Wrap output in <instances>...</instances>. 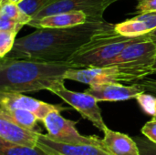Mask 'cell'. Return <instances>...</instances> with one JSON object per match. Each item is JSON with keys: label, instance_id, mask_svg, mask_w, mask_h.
<instances>
[{"label": "cell", "instance_id": "obj_27", "mask_svg": "<svg viewBox=\"0 0 156 155\" xmlns=\"http://www.w3.org/2000/svg\"><path fill=\"white\" fill-rule=\"evenodd\" d=\"M117 1H120V0H105V3H106V5L108 7L110 5H112V4H113V3H115Z\"/></svg>", "mask_w": 156, "mask_h": 155}, {"label": "cell", "instance_id": "obj_30", "mask_svg": "<svg viewBox=\"0 0 156 155\" xmlns=\"http://www.w3.org/2000/svg\"><path fill=\"white\" fill-rule=\"evenodd\" d=\"M48 153V152H47ZM50 155H60V154H58V153H48Z\"/></svg>", "mask_w": 156, "mask_h": 155}, {"label": "cell", "instance_id": "obj_24", "mask_svg": "<svg viewBox=\"0 0 156 155\" xmlns=\"http://www.w3.org/2000/svg\"><path fill=\"white\" fill-rule=\"evenodd\" d=\"M142 133L149 140L156 143V117L147 122L142 128Z\"/></svg>", "mask_w": 156, "mask_h": 155}, {"label": "cell", "instance_id": "obj_7", "mask_svg": "<svg viewBox=\"0 0 156 155\" xmlns=\"http://www.w3.org/2000/svg\"><path fill=\"white\" fill-rule=\"evenodd\" d=\"M106 8L105 0H54L40 10L28 25L47 16L70 11H82L87 14L89 19L102 20Z\"/></svg>", "mask_w": 156, "mask_h": 155}, {"label": "cell", "instance_id": "obj_12", "mask_svg": "<svg viewBox=\"0 0 156 155\" xmlns=\"http://www.w3.org/2000/svg\"><path fill=\"white\" fill-rule=\"evenodd\" d=\"M39 131L23 128L6 118L0 116V139L17 145L29 147L37 146Z\"/></svg>", "mask_w": 156, "mask_h": 155}, {"label": "cell", "instance_id": "obj_26", "mask_svg": "<svg viewBox=\"0 0 156 155\" xmlns=\"http://www.w3.org/2000/svg\"><path fill=\"white\" fill-rule=\"evenodd\" d=\"M146 36H147L148 39L151 40V41L155 45L156 47V28L154 30H153L152 32H150L149 34H147Z\"/></svg>", "mask_w": 156, "mask_h": 155}, {"label": "cell", "instance_id": "obj_14", "mask_svg": "<svg viewBox=\"0 0 156 155\" xmlns=\"http://www.w3.org/2000/svg\"><path fill=\"white\" fill-rule=\"evenodd\" d=\"M115 30L125 37H143L156 28V12L140 14L136 17L114 25Z\"/></svg>", "mask_w": 156, "mask_h": 155}, {"label": "cell", "instance_id": "obj_11", "mask_svg": "<svg viewBox=\"0 0 156 155\" xmlns=\"http://www.w3.org/2000/svg\"><path fill=\"white\" fill-rule=\"evenodd\" d=\"M37 145L48 153L60 155H112L100 144H67L55 142L46 134H39Z\"/></svg>", "mask_w": 156, "mask_h": 155}, {"label": "cell", "instance_id": "obj_16", "mask_svg": "<svg viewBox=\"0 0 156 155\" xmlns=\"http://www.w3.org/2000/svg\"><path fill=\"white\" fill-rule=\"evenodd\" d=\"M0 116L6 118L12 122L32 131H36L37 117L31 111L21 109H5L0 107Z\"/></svg>", "mask_w": 156, "mask_h": 155}, {"label": "cell", "instance_id": "obj_1", "mask_svg": "<svg viewBox=\"0 0 156 155\" xmlns=\"http://www.w3.org/2000/svg\"><path fill=\"white\" fill-rule=\"evenodd\" d=\"M110 23L89 19L88 22L60 28H37L27 36L16 38L7 58L50 62L69 61L93 34Z\"/></svg>", "mask_w": 156, "mask_h": 155}, {"label": "cell", "instance_id": "obj_9", "mask_svg": "<svg viewBox=\"0 0 156 155\" xmlns=\"http://www.w3.org/2000/svg\"><path fill=\"white\" fill-rule=\"evenodd\" d=\"M0 107L29 111L37 117L38 121L41 122L53 111H62L67 110L61 105L49 104L39 100L25 96L23 93L10 91H0Z\"/></svg>", "mask_w": 156, "mask_h": 155}, {"label": "cell", "instance_id": "obj_21", "mask_svg": "<svg viewBox=\"0 0 156 155\" xmlns=\"http://www.w3.org/2000/svg\"><path fill=\"white\" fill-rule=\"evenodd\" d=\"M136 100L142 110L148 115L156 117V98L147 93H141L136 97Z\"/></svg>", "mask_w": 156, "mask_h": 155}, {"label": "cell", "instance_id": "obj_18", "mask_svg": "<svg viewBox=\"0 0 156 155\" xmlns=\"http://www.w3.org/2000/svg\"><path fill=\"white\" fill-rule=\"evenodd\" d=\"M0 15L5 16L22 25H28L32 17L26 14L17 4L10 0H0Z\"/></svg>", "mask_w": 156, "mask_h": 155}, {"label": "cell", "instance_id": "obj_2", "mask_svg": "<svg viewBox=\"0 0 156 155\" xmlns=\"http://www.w3.org/2000/svg\"><path fill=\"white\" fill-rule=\"evenodd\" d=\"M78 69L69 61L50 62L14 58L0 60V91L34 92L49 90L56 84L65 81V74Z\"/></svg>", "mask_w": 156, "mask_h": 155}, {"label": "cell", "instance_id": "obj_10", "mask_svg": "<svg viewBox=\"0 0 156 155\" xmlns=\"http://www.w3.org/2000/svg\"><path fill=\"white\" fill-rule=\"evenodd\" d=\"M85 92L93 96L98 101H123L136 99L138 95L145 92V89L140 84L124 86L120 82H111L91 85Z\"/></svg>", "mask_w": 156, "mask_h": 155}, {"label": "cell", "instance_id": "obj_20", "mask_svg": "<svg viewBox=\"0 0 156 155\" xmlns=\"http://www.w3.org/2000/svg\"><path fill=\"white\" fill-rule=\"evenodd\" d=\"M16 34L13 31L0 30V58H5L13 49Z\"/></svg>", "mask_w": 156, "mask_h": 155}, {"label": "cell", "instance_id": "obj_13", "mask_svg": "<svg viewBox=\"0 0 156 155\" xmlns=\"http://www.w3.org/2000/svg\"><path fill=\"white\" fill-rule=\"evenodd\" d=\"M103 133L102 146L112 155H141L135 140L129 135L109 128Z\"/></svg>", "mask_w": 156, "mask_h": 155}, {"label": "cell", "instance_id": "obj_22", "mask_svg": "<svg viewBox=\"0 0 156 155\" xmlns=\"http://www.w3.org/2000/svg\"><path fill=\"white\" fill-rule=\"evenodd\" d=\"M138 145L141 155H156V143L147 137L137 136L133 138Z\"/></svg>", "mask_w": 156, "mask_h": 155}, {"label": "cell", "instance_id": "obj_25", "mask_svg": "<svg viewBox=\"0 0 156 155\" xmlns=\"http://www.w3.org/2000/svg\"><path fill=\"white\" fill-rule=\"evenodd\" d=\"M136 11L139 14L156 12V0H138Z\"/></svg>", "mask_w": 156, "mask_h": 155}, {"label": "cell", "instance_id": "obj_28", "mask_svg": "<svg viewBox=\"0 0 156 155\" xmlns=\"http://www.w3.org/2000/svg\"><path fill=\"white\" fill-rule=\"evenodd\" d=\"M154 74H156V57L155 60H154Z\"/></svg>", "mask_w": 156, "mask_h": 155}, {"label": "cell", "instance_id": "obj_17", "mask_svg": "<svg viewBox=\"0 0 156 155\" xmlns=\"http://www.w3.org/2000/svg\"><path fill=\"white\" fill-rule=\"evenodd\" d=\"M0 155H50L38 145L29 147L7 143L0 139Z\"/></svg>", "mask_w": 156, "mask_h": 155}, {"label": "cell", "instance_id": "obj_15", "mask_svg": "<svg viewBox=\"0 0 156 155\" xmlns=\"http://www.w3.org/2000/svg\"><path fill=\"white\" fill-rule=\"evenodd\" d=\"M89 21V16L82 11H70L58 13L44 16L28 26L36 28H60L84 24Z\"/></svg>", "mask_w": 156, "mask_h": 155}, {"label": "cell", "instance_id": "obj_5", "mask_svg": "<svg viewBox=\"0 0 156 155\" xmlns=\"http://www.w3.org/2000/svg\"><path fill=\"white\" fill-rule=\"evenodd\" d=\"M49 91L69 104L82 116V118L90 121L99 131L103 132L108 128L103 121L101 111L98 105L99 101L90 94L85 91L76 92L69 90L65 87L64 82L56 84Z\"/></svg>", "mask_w": 156, "mask_h": 155}, {"label": "cell", "instance_id": "obj_8", "mask_svg": "<svg viewBox=\"0 0 156 155\" xmlns=\"http://www.w3.org/2000/svg\"><path fill=\"white\" fill-rule=\"evenodd\" d=\"M69 79L90 86L111 82H131L135 80L132 76L123 72L117 66L112 65L101 68L70 69L65 74V80Z\"/></svg>", "mask_w": 156, "mask_h": 155}, {"label": "cell", "instance_id": "obj_23", "mask_svg": "<svg viewBox=\"0 0 156 155\" xmlns=\"http://www.w3.org/2000/svg\"><path fill=\"white\" fill-rule=\"evenodd\" d=\"M23 26L24 25L16 22V20L6 17L5 16L0 15V30L13 31L18 33V31L23 27Z\"/></svg>", "mask_w": 156, "mask_h": 155}, {"label": "cell", "instance_id": "obj_19", "mask_svg": "<svg viewBox=\"0 0 156 155\" xmlns=\"http://www.w3.org/2000/svg\"><path fill=\"white\" fill-rule=\"evenodd\" d=\"M53 1L54 0H21L17 5L26 14L33 18L40 10Z\"/></svg>", "mask_w": 156, "mask_h": 155}, {"label": "cell", "instance_id": "obj_3", "mask_svg": "<svg viewBox=\"0 0 156 155\" xmlns=\"http://www.w3.org/2000/svg\"><path fill=\"white\" fill-rule=\"evenodd\" d=\"M146 37H130L119 34L114 25L109 24L93 34L69 60L78 69L111 66L121 52L130 44Z\"/></svg>", "mask_w": 156, "mask_h": 155}, {"label": "cell", "instance_id": "obj_6", "mask_svg": "<svg viewBox=\"0 0 156 155\" xmlns=\"http://www.w3.org/2000/svg\"><path fill=\"white\" fill-rule=\"evenodd\" d=\"M48 133L46 134L51 140L67 144H100L101 140L96 136H84L76 129V122L65 119L60 111H53L48 113L42 121Z\"/></svg>", "mask_w": 156, "mask_h": 155}, {"label": "cell", "instance_id": "obj_4", "mask_svg": "<svg viewBox=\"0 0 156 155\" xmlns=\"http://www.w3.org/2000/svg\"><path fill=\"white\" fill-rule=\"evenodd\" d=\"M155 57V45L146 36L144 38L127 46L112 65L117 66L135 80L142 79L154 74Z\"/></svg>", "mask_w": 156, "mask_h": 155}, {"label": "cell", "instance_id": "obj_29", "mask_svg": "<svg viewBox=\"0 0 156 155\" xmlns=\"http://www.w3.org/2000/svg\"><path fill=\"white\" fill-rule=\"evenodd\" d=\"M11 2H13V3H16V4H18L21 0H10Z\"/></svg>", "mask_w": 156, "mask_h": 155}]
</instances>
